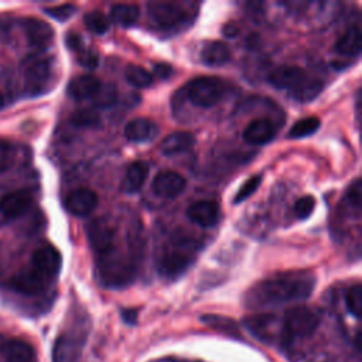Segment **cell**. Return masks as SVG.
<instances>
[{
    "mask_svg": "<svg viewBox=\"0 0 362 362\" xmlns=\"http://www.w3.org/2000/svg\"><path fill=\"white\" fill-rule=\"evenodd\" d=\"M314 281L313 274L303 272L269 277L259 281L247 291L246 305L250 308H262L305 300L313 293Z\"/></svg>",
    "mask_w": 362,
    "mask_h": 362,
    "instance_id": "obj_1",
    "label": "cell"
},
{
    "mask_svg": "<svg viewBox=\"0 0 362 362\" xmlns=\"http://www.w3.org/2000/svg\"><path fill=\"white\" fill-rule=\"evenodd\" d=\"M281 325L286 341L291 338H304L311 335L320 325V314L305 305L291 307L284 313Z\"/></svg>",
    "mask_w": 362,
    "mask_h": 362,
    "instance_id": "obj_2",
    "label": "cell"
},
{
    "mask_svg": "<svg viewBox=\"0 0 362 362\" xmlns=\"http://www.w3.org/2000/svg\"><path fill=\"white\" fill-rule=\"evenodd\" d=\"M225 89L226 86L219 78L199 76L187 83L185 93L195 106L212 107L222 99Z\"/></svg>",
    "mask_w": 362,
    "mask_h": 362,
    "instance_id": "obj_3",
    "label": "cell"
},
{
    "mask_svg": "<svg viewBox=\"0 0 362 362\" xmlns=\"http://www.w3.org/2000/svg\"><path fill=\"white\" fill-rule=\"evenodd\" d=\"M52 76V62L48 57L31 55L23 66L24 88L30 95H40L49 86Z\"/></svg>",
    "mask_w": 362,
    "mask_h": 362,
    "instance_id": "obj_4",
    "label": "cell"
},
{
    "mask_svg": "<svg viewBox=\"0 0 362 362\" xmlns=\"http://www.w3.org/2000/svg\"><path fill=\"white\" fill-rule=\"evenodd\" d=\"M85 331H68L58 337L52 349V362H76L85 345Z\"/></svg>",
    "mask_w": 362,
    "mask_h": 362,
    "instance_id": "obj_5",
    "label": "cell"
},
{
    "mask_svg": "<svg viewBox=\"0 0 362 362\" xmlns=\"http://www.w3.org/2000/svg\"><path fill=\"white\" fill-rule=\"evenodd\" d=\"M148 11L154 23L164 30L180 27L182 23L189 20L187 10L180 3H171V1L150 3Z\"/></svg>",
    "mask_w": 362,
    "mask_h": 362,
    "instance_id": "obj_6",
    "label": "cell"
},
{
    "mask_svg": "<svg viewBox=\"0 0 362 362\" xmlns=\"http://www.w3.org/2000/svg\"><path fill=\"white\" fill-rule=\"evenodd\" d=\"M105 262L99 267L100 281L107 287H124L130 284L134 279V269L120 259H112L110 256H103Z\"/></svg>",
    "mask_w": 362,
    "mask_h": 362,
    "instance_id": "obj_7",
    "label": "cell"
},
{
    "mask_svg": "<svg viewBox=\"0 0 362 362\" xmlns=\"http://www.w3.org/2000/svg\"><path fill=\"white\" fill-rule=\"evenodd\" d=\"M246 328L259 339L264 342H273L279 337L286 339L283 332V325L279 328L277 320L272 314H257L245 318Z\"/></svg>",
    "mask_w": 362,
    "mask_h": 362,
    "instance_id": "obj_8",
    "label": "cell"
},
{
    "mask_svg": "<svg viewBox=\"0 0 362 362\" xmlns=\"http://www.w3.org/2000/svg\"><path fill=\"white\" fill-rule=\"evenodd\" d=\"M307 79H308L307 72L297 65L277 66L269 75V81L274 88L290 90V92H294L296 89H298Z\"/></svg>",
    "mask_w": 362,
    "mask_h": 362,
    "instance_id": "obj_9",
    "label": "cell"
},
{
    "mask_svg": "<svg viewBox=\"0 0 362 362\" xmlns=\"http://www.w3.org/2000/svg\"><path fill=\"white\" fill-rule=\"evenodd\" d=\"M31 267L41 273L45 279L51 280L59 272L61 255L51 245L40 246L31 256Z\"/></svg>",
    "mask_w": 362,
    "mask_h": 362,
    "instance_id": "obj_10",
    "label": "cell"
},
{
    "mask_svg": "<svg viewBox=\"0 0 362 362\" xmlns=\"http://www.w3.org/2000/svg\"><path fill=\"white\" fill-rule=\"evenodd\" d=\"M98 195L89 188H76L65 198V208L75 216H86L98 206Z\"/></svg>",
    "mask_w": 362,
    "mask_h": 362,
    "instance_id": "obj_11",
    "label": "cell"
},
{
    "mask_svg": "<svg viewBox=\"0 0 362 362\" xmlns=\"http://www.w3.org/2000/svg\"><path fill=\"white\" fill-rule=\"evenodd\" d=\"M185 185L187 182L184 177L175 171H161L154 177L151 182L153 191L164 198L180 197L184 192Z\"/></svg>",
    "mask_w": 362,
    "mask_h": 362,
    "instance_id": "obj_12",
    "label": "cell"
},
{
    "mask_svg": "<svg viewBox=\"0 0 362 362\" xmlns=\"http://www.w3.org/2000/svg\"><path fill=\"white\" fill-rule=\"evenodd\" d=\"M88 238H89V242H90L92 247L95 249V252L99 253L102 257L113 252L115 232L103 221L96 219L89 223Z\"/></svg>",
    "mask_w": 362,
    "mask_h": 362,
    "instance_id": "obj_13",
    "label": "cell"
},
{
    "mask_svg": "<svg viewBox=\"0 0 362 362\" xmlns=\"http://www.w3.org/2000/svg\"><path fill=\"white\" fill-rule=\"evenodd\" d=\"M31 204L33 198L28 191H14L0 199V214L4 221L17 219L28 211Z\"/></svg>",
    "mask_w": 362,
    "mask_h": 362,
    "instance_id": "obj_14",
    "label": "cell"
},
{
    "mask_svg": "<svg viewBox=\"0 0 362 362\" xmlns=\"http://www.w3.org/2000/svg\"><path fill=\"white\" fill-rule=\"evenodd\" d=\"M187 216L201 228H212L219 219V208L214 201L201 199L188 206Z\"/></svg>",
    "mask_w": 362,
    "mask_h": 362,
    "instance_id": "obj_15",
    "label": "cell"
},
{
    "mask_svg": "<svg viewBox=\"0 0 362 362\" xmlns=\"http://www.w3.org/2000/svg\"><path fill=\"white\" fill-rule=\"evenodd\" d=\"M48 279H45L41 273H38L37 270H34L31 266L27 269H23L21 272H18L13 280L11 284L13 287L24 294H38L41 293L47 284H48Z\"/></svg>",
    "mask_w": 362,
    "mask_h": 362,
    "instance_id": "obj_16",
    "label": "cell"
},
{
    "mask_svg": "<svg viewBox=\"0 0 362 362\" xmlns=\"http://www.w3.org/2000/svg\"><path fill=\"white\" fill-rule=\"evenodd\" d=\"M274 126L267 117H257L249 122L243 130V139L252 146H262L274 139Z\"/></svg>",
    "mask_w": 362,
    "mask_h": 362,
    "instance_id": "obj_17",
    "label": "cell"
},
{
    "mask_svg": "<svg viewBox=\"0 0 362 362\" xmlns=\"http://www.w3.org/2000/svg\"><path fill=\"white\" fill-rule=\"evenodd\" d=\"M23 27H24L25 35L33 47L45 48L47 45L51 44V41L54 38L52 27L40 18H34V17L25 18L23 23Z\"/></svg>",
    "mask_w": 362,
    "mask_h": 362,
    "instance_id": "obj_18",
    "label": "cell"
},
{
    "mask_svg": "<svg viewBox=\"0 0 362 362\" xmlns=\"http://www.w3.org/2000/svg\"><path fill=\"white\" fill-rule=\"evenodd\" d=\"M158 134L157 124L146 117H136L127 122L124 126V136L127 140L134 143L150 141Z\"/></svg>",
    "mask_w": 362,
    "mask_h": 362,
    "instance_id": "obj_19",
    "label": "cell"
},
{
    "mask_svg": "<svg viewBox=\"0 0 362 362\" xmlns=\"http://www.w3.org/2000/svg\"><path fill=\"white\" fill-rule=\"evenodd\" d=\"M191 262V256L187 252L171 250L161 257L158 269L164 277L175 279L188 269Z\"/></svg>",
    "mask_w": 362,
    "mask_h": 362,
    "instance_id": "obj_20",
    "label": "cell"
},
{
    "mask_svg": "<svg viewBox=\"0 0 362 362\" xmlns=\"http://www.w3.org/2000/svg\"><path fill=\"white\" fill-rule=\"evenodd\" d=\"M100 85V81L93 75H79L69 82L66 90L72 99L85 100L92 99L96 95Z\"/></svg>",
    "mask_w": 362,
    "mask_h": 362,
    "instance_id": "obj_21",
    "label": "cell"
},
{
    "mask_svg": "<svg viewBox=\"0 0 362 362\" xmlns=\"http://www.w3.org/2000/svg\"><path fill=\"white\" fill-rule=\"evenodd\" d=\"M6 362H38L34 348L23 339H8L3 346Z\"/></svg>",
    "mask_w": 362,
    "mask_h": 362,
    "instance_id": "obj_22",
    "label": "cell"
},
{
    "mask_svg": "<svg viewBox=\"0 0 362 362\" xmlns=\"http://www.w3.org/2000/svg\"><path fill=\"white\" fill-rule=\"evenodd\" d=\"M195 143L194 134L188 132H174L165 136L160 144V150L165 156L180 154L182 151L189 150Z\"/></svg>",
    "mask_w": 362,
    "mask_h": 362,
    "instance_id": "obj_23",
    "label": "cell"
},
{
    "mask_svg": "<svg viewBox=\"0 0 362 362\" xmlns=\"http://www.w3.org/2000/svg\"><path fill=\"white\" fill-rule=\"evenodd\" d=\"M230 59V51L222 41H209L201 49V61L208 66H221Z\"/></svg>",
    "mask_w": 362,
    "mask_h": 362,
    "instance_id": "obj_24",
    "label": "cell"
},
{
    "mask_svg": "<svg viewBox=\"0 0 362 362\" xmlns=\"http://www.w3.org/2000/svg\"><path fill=\"white\" fill-rule=\"evenodd\" d=\"M147 175H148V167L143 161L132 163L126 170L123 182H122V191L126 194L137 192L143 187Z\"/></svg>",
    "mask_w": 362,
    "mask_h": 362,
    "instance_id": "obj_25",
    "label": "cell"
},
{
    "mask_svg": "<svg viewBox=\"0 0 362 362\" xmlns=\"http://www.w3.org/2000/svg\"><path fill=\"white\" fill-rule=\"evenodd\" d=\"M334 49L344 57H356L361 52V30L358 25L349 27L335 42Z\"/></svg>",
    "mask_w": 362,
    "mask_h": 362,
    "instance_id": "obj_26",
    "label": "cell"
},
{
    "mask_svg": "<svg viewBox=\"0 0 362 362\" xmlns=\"http://www.w3.org/2000/svg\"><path fill=\"white\" fill-rule=\"evenodd\" d=\"M140 8L133 3H117L110 7V18L120 27H132L137 23Z\"/></svg>",
    "mask_w": 362,
    "mask_h": 362,
    "instance_id": "obj_27",
    "label": "cell"
},
{
    "mask_svg": "<svg viewBox=\"0 0 362 362\" xmlns=\"http://www.w3.org/2000/svg\"><path fill=\"white\" fill-rule=\"evenodd\" d=\"M124 78L137 89H144L153 85V75L140 65H127L124 69Z\"/></svg>",
    "mask_w": 362,
    "mask_h": 362,
    "instance_id": "obj_28",
    "label": "cell"
},
{
    "mask_svg": "<svg viewBox=\"0 0 362 362\" xmlns=\"http://www.w3.org/2000/svg\"><path fill=\"white\" fill-rule=\"evenodd\" d=\"M320 119L315 116H308L304 119H300L293 124V127L288 132L290 139H303L314 134L320 129Z\"/></svg>",
    "mask_w": 362,
    "mask_h": 362,
    "instance_id": "obj_29",
    "label": "cell"
},
{
    "mask_svg": "<svg viewBox=\"0 0 362 362\" xmlns=\"http://www.w3.org/2000/svg\"><path fill=\"white\" fill-rule=\"evenodd\" d=\"M202 322H205L206 325H209L211 328L221 331L226 335H232V337H239V329L235 324L233 320L226 318V317H221V315H202L201 317Z\"/></svg>",
    "mask_w": 362,
    "mask_h": 362,
    "instance_id": "obj_30",
    "label": "cell"
},
{
    "mask_svg": "<svg viewBox=\"0 0 362 362\" xmlns=\"http://www.w3.org/2000/svg\"><path fill=\"white\" fill-rule=\"evenodd\" d=\"M71 123L76 127H83V129L99 127L100 126V117L92 109H79V110H75L72 113Z\"/></svg>",
    "mask_w": 362,
    "mask_h": 362,
    "instance_id": "obj_31",
    "label": "cell"
},
{
    "mask_svg": "<svg viewBox=\"0 0 362 362\" xmlns=\"http://www.w3.org/2000/svg\"><path fill=\"white\" fill-rule=\"evenodd\" d=\"M83 23H85V25L89 31H92L98 35L105 34L109 30V25H110L109 18L102 11H98V10L85 14Z\"/></svg>",
    "mask_w": 362,
    "mask_h": 362,
    "instance_id": "obj_32",
    "label": "cell"
},
{
    "mask_svg": "<svg viewBox=\"0 0 362 362\" xmlns=\"http://www.w3.org/2000/svg\"><path fill=\"white\" fill-rule=\"evenodd\" d=\"M321 90H322V82L314 78L313 79L308 78L298 89H296L291 93L297 100L308 102V100H313L315 96H318Z\"/></svg>",
    "mask_w": 362,
    "mask_h": 362,
    "instance_id": "obj_33",
    "label": "cell"
},
{
    "mask_svg": "<svg viewBox=\"0 0 362 362\" xmlns=\"http://www.w3.org/2000/svg\"><path fill=\"white\" fill-rule=\"evenodd\" d=\"M92 100L96 107H109L117 100V88L113 83H102Z\"/></svg>",
    "mask_w": 362,
    "mask_h": 362,
    "instance_id": "obj_34",
    "label": "cell"
},
{
    "mask_svg": "<svg viewBox=\"0 0 362 362\" xmlns=\"http://www.w3.org/2000/svg\"><path fill=\"white\" fill-rule=\"evenodd\" d=\"M345 305L349 314L355 318L361 317V307H362V288L361 284H354L348 288L345 294Z\"/></svg>",
    "mask_w": 362,
    "mask_h": 362,
    "instance_id": "obj_35",
    "label": "cell"
},
{
    "mask_svg": "<svg viewBox=\"0 0 362 362\" xmlns=\"http://www.w3.org/2000/svg\"><path fill=\"white\" fill-rule=\"evenodd\" d=\"M260 181H262V175H253V177L247 178L242 184V187L238 189V192L233 198V204H240L242 201L249 198L257 189V187L260 185Z\"/></svg>",
    "mask_w": 362,
    "mask_h": 362,
    "instance_id": "obj_36",
    "label": "cell"
},
{
    "mask_svg": "<svg viewBox=\"0 0 362 362\" xmlns=\"http://www.w3.org/2000/svg\"><path fill=\"white\" fill-rule=\"evenodd\" d=\"M315 208V198L313 195H304L298 198L294 204V214L300 219L308 218Z\"/></svg>",
    "mask_w": 362,
    "mask_h": 362,
    "instance_id": "obj_37",
    "label": "cell"
},
{
    "mask_svg": "<svg viewBox=\"0 0 362 362\" xmlns=\"http://www.w3.org/2000/svg\"><path fill=\"white\" fill-rule=\"evenodd\" d=\"M76 10H78V8H76L75 4H61V6L44 8V11H45L49 17H52V18H55V20H58V21H66V20H69V18L76 13Z\"/></svg>",
    "mask_w": 362,
    "mask_h": 362,
    "instance_id": "obj_38",
    "label": "cell"
},
{
    "mask_svg": "<svg viewBox=\"0 0 362 362\" xmlns=\"http://www.w3.org/2000/svg\"><path fill=\"white\" fill-rule=\"evenodd\" d=\"M14 163V148L10 143L0 140V173L7 171Z\"/></svg>",
    "mask_w": 362,
    "mask_h": 362,
    "instance_id": "obj_39",
    "label": "cell"
},
{
    "mask_svg": "<svg viewBox=\"0 0 362 362\" xmlns=\"http://www.w3.org/2000/svg\"><path fill=\"white\" fill-rule=\"evenodd\" d=\"M78 61L82 66L88 68V69H93L98 66L99 64V55L95 49H82L79 51V57H78Z\"/></svg>",
    "mask_w": 362,
    "mask_h": 362,
    "instance_id": "obj_40",
    "label": "cell"
},
{
    "mask_svg": "<svg viewBox=\"0 0 362 362\" xmlns=\"http://www.w3.org/2000/svg\"><path fill=\"white\" fill-rule=\"evenodd\" d=\"M361 180H355L354 184L349 187L348 192H346V199L348 202L355 206L356 209H359L361 206V192H362V188H361Z\"/></svg>",
    "mask_w": 362,
    "mask_h": 362,
    "instance_id": "obj_41",
    "label": "cell"
},
{
    "mask_svg": "<svg viewBox=\"0 0 362 362\" xmlns=\"http://www.w3.org/2000/svg\"><path fill=\"white\" fill-rule=\"evenodd\" d=\"M154 74L160 78V79H167L170 75H173V66L164 62L160 64H154Z\"/></svg>",
    "mask_w": 362,
    "mask_h": 362,
    "instance_id": "obj_42",
    "label": "cell"
},
{
    "mask_svg": "<svg viewBox=\"0 0 362 362\" xmlns=\"http://www.w3.org/2000/svg\"><path fill=\"white\" fill-rule=\"evenodd\" d=\"M66 45H68L71 49L78 51V52L83 49V48H82V40H81V37L76 35V34H74V33H71V34L66 37Z\"/></svg>",
    "mask_w": 362,
    "mask_h": 362,
    "instance_id": "obj_43",
    "label": "cell"
},
{
    "mask_svg": "<svg viewBox=\"0 0 362 362\" xmlns=\"http://www.w3.org/2000/svg\"><path fill=\"white\" fill-rule=\"evenodd\" d=\"M123 318L124 321H127L129 324H134L136 318H137V311L136 310H124L123 311Z\"/></svg>",
    "mask_w": 362,
    "mask_h": 362,
    "instance_id": "obj_44",
    "label": "cell"
},
{
    "mask_svg": "<svg viewBox=\"0 0 362 362\" xmlns=\"http://www.w3.org/2000/svg\"><path fill=\"white\" fill-rule=\"evenodd\" d=\"M307 362H334V359L328 355H318V356H314V358L308 359Z\"/></svg>",
    "mask_w": 362,
    "mask_h": 362,
    "instance_id": "obj_45",
    "label": "cell"
},
{
    "mask_svg": "<svg viewBox=\"0 0 362 362\" xmlns=\"http://www.w3.org/2000/svg\"><path fill=\"white\" fill-rule=\"evenodd\" d=\"M164 362H201V361H192V359H177V358H168Z\"/></svg>",
    "mask_w": 362,
    "mask_h": 362,
    "instance_id": "obj_46",
    "label": "cell"
},
{
    "mask_svg": "<svg viewBox=\"0 0 362 362\" xmlns=\"http://www.w3.org/2000/svg\"><path fill=\"white\" fill-rule=\"evenodd\" d=\"M4 106V98H3V95L0 93V109Z\"/></svg>",
    "mask_w": 362,
    "mask_h": 362,
    "instance_id": "obj_47",
    "label": "cell"
},
{
    "mask_svg": "<svg viewBox=\"0 0 362 362\" xmlns=\"http://www.w3.org/2000/svg\"><path fill=\"white\" fill-rule=\"evenodd\" d=\"M3 221H4V218H3V216H1V214H0V225H1V222H3Z\"/></svg>",
    "mask_w": 362,
    "mask_h": 362,
    "instance_id": "obj_48",
    "label": "cell"
}]
</instances>
